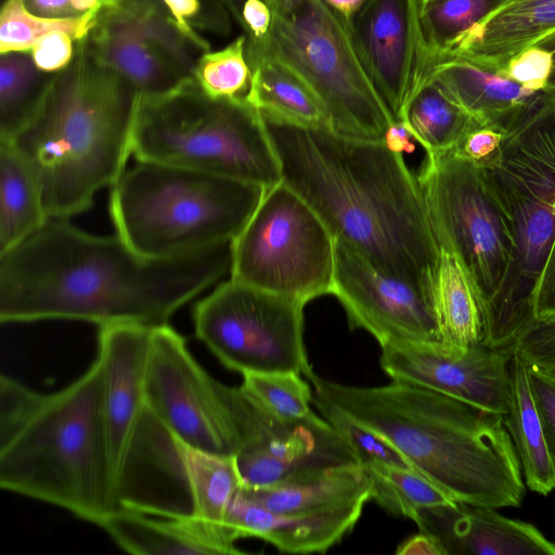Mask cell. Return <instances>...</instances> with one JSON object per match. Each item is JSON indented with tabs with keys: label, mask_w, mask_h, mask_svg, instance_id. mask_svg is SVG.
Listing matches in <instances>:
<instances>
[{
	"label": "cell",
	"mask_w": 555,
	"mask_h": 555,
	"mask_svg": "<svg viewBox=\"0 0 555 555\" xmlns=\"http://www.w3.org/2000/svg\"><path fill=\"white\" fill-rule=\"evenodd\" d=\"M348 35L393 124H402L428 67L415 0L371 1L356 16Z\"/></svg>",
	"instance_id": "cell-16"
},
{
	"label": "cell",
	"mask_w": 555,
	"mask_h": 555,
	"mask_svg": "<svg viewBox=\"0 0 555 555\" xmlns=\"http://www.w3.org/2000/svg\"><path fill=\"white\" fill-rule=\"evenodd\" d=\"M266 1L270 31L258 47H246V55H269L297 74L321 101L334 132L384 142L393 121L338 21L319 0Z\"/></svg>",
	"instance_id": "cell-9"
},
{
	"label": "cell",
	"mask_w": 555,
	"mask_h": 555,
	"mask_svg": "<svg viewBox=\"0 0 555 555\" xmlns=\"http://www.w3.org/2000/svg\"><path fill=\"white\" fill-rule=\"evenodd\" d=\"M509 1H516V0H508L507 2H509Z\"/></svg>",
	"instance_id": "cell-55"
},
{
	"label": "cell",
	"mask_w": 555,
	"mask_h": 555,
	"mask_svg": "<svg viewBox=\"0 0 555 555\" xmlns=\"http://www.w3.org/2000/svg\"><path fill=\"white\" fill-rule=\"evenodd\" d=\"M332 295L351 328H362L384 347L440 343L426 298L412 286L374 267L349 245L336 241Z\"/></svg>",
	"instance_id": "cell-15"
},
{
	"label": "cell",
	"mask_w": 555,
	"mask_h": 555,
	"mask_svg": "<svg viewBox=\"0 0 555 555\" xmlns=\"http://www.w3.org/2000/svg\"><path fill=\"white\" fill-rule=\"evenodd\" d=\"M364 467L372 480L371 500L395 515L412 519L421 507L456 503L415 469L385 464H370Z\"/></svg>",
	"instance_id": "cell-35"
},
{
	"label": "cell",
	"mask_w": 555,
	"mask_h": 555,
	"mask_svg": "<svg viewBox=\"0 0 555 555\" xmlns=\"http://www.w3.org/2000/svg\"><path fill=\"white\" fill-rule=\"evenodd\" d=\"M231 13L232 17L238 22L242 7L246 0H220Z\"/></svg>",
	"instance_id": "cell-53"
},
{
	"label": "cell",
	"mask_w": 555,
	"mask_h": 555,
	"mask_svg": "<svg viewBox=\"0 0 555 555\" xmlns=\"http://www.w3.org/2000/svg\"><path fill=\"white\" fill-rule=\"evenodd\" d=\"M152 327L115 323L100 326L98 333V358L104 372V420L114 485L145 405L144 382Z\"/></svg>",
	"instance_id": "cell-19"
},
{
	"label": "cell",
	"mask_w": 555,
	"mask_h": 555,
	"mask_svg": "<svg viewBox=\"0 0 555 555\" xmlns=\"http://www.w3.org/2000/svg\"><path fill=\"white\" fill-rule=\"evenodd\" d=\"M402 124L426 153L456 149L469 133L485 127L433 79H425L416 90Z\"/></svg>",
	"instance_id": "cell-31"
},
{
	"label": "cell",
	"mask_w": 555,
	"mask_h": 555,
	"mask_svg": "<svg viewBox=\"0 0 555 555\" xmlns=\"http://www.w3.org/2000/svg\"><path fill=\"white\" fill-rule=\"evenodd\" d=\"M122 550L137 555H233L236 539L229 532L195 518H151L116 508L98 525Z\"/></svg>",
	"instance_id": "cell-22"
},
{
	"label": "cell",
	"mask_w": 555,
	"mask_h": 555,
	"mask_svg": "<svg viewBox=\"0 0 555 555\" xmlns=\"http://www.w3.org/2000/svg\"><path fill=\"white\" fill-rule=\"evenodd\" d=\"M253 77L246 101L262 116L309 128L331 129V119L312 89L292 69L262 54L247 55Z\"/></svg>",
	"instance_id": "cell-29"
},
{
	"label": "cell",
	"mask_w": 555,
	"mask_h": 555,
	"mask_svg": "<svg viewBox=\"0 0 555 555\" xmlns=\"http://www.w3.org/2000/svg\"><path fill=\"white\" fill-rule=\"evenodd\" d=\"M221 455L180 439L145 403L116 476L117 508L201 520L220 489Z\"/></svg>",
	"instance_id": "cell-14"
},
{
	"label": "cell",
	"mask_w": 555,
	"mask_h": 555,
	"mask_svg": "<svg viewBox=\"0 0 555 555\" xmlns=\"http://www.w3.org/2000/svg\"><path fill=\"white\" fill-rule=\"evenodd\" d=\"M144 400L186 444L223 456L257 442L269 418L241 386L207 373L169 324L152 327Z\"/></svg>",
	"instance_id": "cell-11"
},
{
	"label": "cell",
	"mask_w": 555,
	"mask_h": 555,
	"mask_svg": "<svg viewBox=\"0 0 555 555\" xmlns=\"http://www.w3.org/2000/svg\"><path fill=\"white\" fill-rule=\"evenodd\" d=\"M535 46H540L551 52L552 68H551V75H550V78H548V81L546 85V89L555 90V34Z\"/></svg>",
	"instance_id": "cell-52"
},
{
	"label": "cell",
	"mask_w": 555,
	"mask_h": 555,
	"mask_svg": "<svg viewBox=\"0 0 555 555\" xmlns=\"http://www.w3.org/2000/svg\"><path fill=\"white\" fill-rule=\"evenodd\" d=\"M132 154L137 160L264 188L282 181L280 160L259 111L245 100L210 98L194 80L165 94H140Z\"/></svg>",
	"instance_id": "cell-8"
},
{
	"label": "cell",
	"mask_w": 555,
	"mask_h": 555,
	"mask_svg": "<svg viewBox=\"0 0 555 555\" xmlns=\"http://www.w3.org/2000/svg\"><path fill=\"white\" fill-rule=\"evenodd\" d=\"M534 322L555 320V246L531 294Z\"/></svg>",
	"instance_id": "cell-46"
},
{
	"label": "cell",
	"mask_w": 555,
	"mask_h": 555,
	"mask_svg": "<svg viewBox=\"0 0 555 555\" xmlns=\"http://www.w3.org/2000/svg\"><path fill=\"white\" fill-rule=\"evenodd\" d=\"M480 162L509 217L516 246L513 296L531 304L555 246V90H542ZM479 163V162H478Z\"/></svg>",
	"instance_id": "cell-10"
},
{
	"label": "cell",
	"mask_w": 555,
	"mask_h": 555,
	"mask_svg": "<svg viewBox=\"0 0 555 555\" xmlns=\"http://www.w3.org/2000/svg\"><path fill=\"white\" fill-rule=\"evenodd\" d=\"M554 34L555 0L509 1L470 29L446 56L499 73L514 55Z\"/></svg>",
	"instance_id": "cell-23"
},
{
	"label": "cell",
	"mask_w": 555,
	"mask_h": 555,
	"mask_svg": "<svg viewBox=\"0 0 555 555\" xmlns=\"http://www.w3.org/2000/svg\"><path fill=\"white\" fill-rule=\"evenodd\" d=\"M425 79L439 83L485 127L501 131L540 92L526 89L493 69L456 56L434 61Z\"/></svg>",
	"instance_id": "cell-24"
},
{
	"label": "cell",
	"mask_w": 555,
	"mask_h": 555,
	"mask_svg": "<svg viewBox=\"0 0 555 555\" xmlns=\"http://www.w3.org/2000/svg\"><path fill=\"white\" fill-rule=\"evenodd\" d=\"M0 486L94 525L117 508L99 358L52 393L1 375Z\"/></svg>",
	"instance_id": "cell-4"
},
{
	"label": "cell",
	"mask_w": 555,
	"mask_h": 555,
	"mask_svg": "<svg viewBox=\"0 0 555 555\" xmlns=\"http://www.w3.org/2000/svg\"><path fill=\"white\" fill-rule=\"evenodd\" d=\"M140 93L76 41L70 64L52 75L31 120L12 139L36 172L49 218L89 209L132 154Z\"/></svg>",
	"instance_id": "cell-5"
},
{
	"label": "cell",
	"mask_w": 555,
	"mask_h": 555,
	"mask_svg": "<svg viewBox=\"0 0 555 555\" xmlns=\"http://www.w3.org/2000/svg\"><path fill=\"white\" fill-rule=\"evenodd\" d=\"M312 404L322 417L350 444L363 466L385 464L414 469L386 438L338 406L314 395Z\"/></svg>",
	"instance_id": "cell-39"
},
{
	"label": "cell",
	"mask_w": 555,
	"mask_h": 555,
	"mask_svg": "<svg viewBox=\"0 0 555 555\" xmlns=\"http://www.w3.org/2000/svg\"><path fill=\"white\" fill-rule=\"evenodd\" d=\"M364 505L359 502L314 513L278 514L248 501L238 490L227 511L224 527L237 540L258 538L284 553H325L353 529Z\"/></svg>",
	"instance_id": "cell-21"
},
{
	"label": "cell",
	"mask_w": 555,
	"mask_h": 555,
	"mask_svg": "<svg viewBox=\"0 0 555 555\" xmlns=\"http://www.w3.org/2000/svg\"><path fill=\"white\" fill-rule=\"evenodd\" d=\"M48 219L33 167L12 141L0 140V254L33 235Z\"/></svg>",
	"instance_id": "cell-30"
},
{
	"label": "cell",
	"mask_w": 555,
	"mask_h": 555,
	"mask_svg": "<svg viewBox=\"0 0 555 555\" xmlns=\"http://www.w3.org/2000/svg\"><path fill=\"white\" fill-rule=\"evenodd\" d=\"M272 20V9L266 0L244 2L237 23L246 36V47H258L263 42L270 31Z\"/></svg>",
	"instance_id": "cell-45"
},
{
	"label": "cell",
	"mask_w": 555,
	"mask_h": 555,
	"mask_svg": "<svg viewBox=\"0 0 555 555\" xmlns=\"http://www.w3.org/2000/svg\"><path fill=\"white\" fill-rule=\"evenodd\" d=\"M502 140L503 132L501 130L481 127L469 133L456 149L469 158L480 163L490 157L500 147Z\"/></svg>",
	"instance_id": "cell-47"
},
{
	"label": "cell",
	"mask_w": 555,
	"mask_h": 555,
	"mask_svg": "<svg viewBox=\"0 0 555 555\" xmlns=\"http://www.w3.org/2000/svg\"><path fill=\"white\" fill-rule=\"evenodd\" d=\"M105 11L192 77L195 62L204 52L181 33L159 0H126Z\"/></svg>",
	"instance_id": "cell-34"
},
{
	"label": "cell",
	"mask_w": 555,
	"mask_h": 555,
	"mask_svg": "<svg viewBox=\"0 0 555 555\" xmlns=\"http://www.w3.org/2000/svg\"><path fill=\"white\" fill-rule=\"evenodd\" d=\"M241 387L261 410L284 423L308 416L313 392L310 383L295 372L243 374Z\"/></svg>",
	"instance_id": "cell-38"
},
{
	"label": "cell",
	"mask_w": 555,
	"mask_h": 555,
	"mask_svg": "<svg viewBox=\"0 0 555 555\" xmlns=\"http://www.w3.org/2000/svg\"><path fill=\"white\" fill-rule=\"evenodd\" d=\"M508 372L509 405L503 415L504 423L516 449L525 485L538 494L547 495L555 489V468L533 400L528 364L515 348Z\"/></svg>",
	"instance_id": "cell-28"
},
{
	"label": "cell",
	"mask_w": 555,
	"mask_h": 555,
	"mask_svg": "<svg viewBox=\"0 0 555 555\" xmlns=\"http://www.w3.org/2000/svg\"><path fill=\"white\" fill-rule=\"evenodd\" d=\"M306 378L315 397L377 431L456 502L521 505L526 485L503 415L404 382L357 387L314 371Z\"/></svg>",
	"instance_id": "cell-3"
},
{
	"label": "cell",
	"mask_w": 555,
	"mask_h": 555,
	"mask_svg": "<svg viewBox=\"0 0 555 555\" xmlns=\"http://www.w3.org/2000/svg\"><path fill=\"white\" fill-rule=\"evenodd\" d=\"M241 494L248 501L278 514H302L366 503L372 498V480L362 464L338 466L299 481L249 488Z\"/></svg>",
	"instance_id": "cell-26"
},
{
	"label": "cell",
	"mask_w": 555,
	"mask_h": 555,
	"mask_svg": "<svg viewBox=\"0 0 555 555\" xmlns=\"http://www.w3.org/2000/svg\"><path fill=\"white\" fill-rule=\"evenodd\" d=\"M26 8L34 14L49 18H70L80 16L73 0H24Z\"/></svg>",
	"instance_id": "cell-50"
},
{
	"label": "cell",
	"mask_w": 555,
	"mask_h": 555,
	"mask_svg": "<svg viewBox=\"0 0 555 555\" xmlns=\"http://www.w3.org/2000/svg\"><path fill=\"white\" fill-rule=\"evenodd\" d=\"M100 13L90 11L70 18H49L31 13L24 0H5L0 13V53L29 52L40 38L55 30L66 31L79 41L94 28Z\"/></svg>",
	"instance_id": "cell-36"
},
{
	"label": "cell",
	"mask_w": 555,
	"mask_h": 555,
	"mask_svg": "<svg viewBox=\"0 0 555 555\" xmlns=\"http://www.w3.org/2000/svg\"><path fill=\"white\" fill-rule=\"evenodd\" d=\"M416 179L437 244L459 255L477 287L485 314L482 344L514 345L515 238L488 171L453 149L426 153Z\"/></svg>",
	"instance_id": "cell-7"
},
{
	"label": "cell",
	"mask_w": 555,
	"mask_h": 555,
	"mask_svg": "<svg viewBox=\"0 0 555 555\" xmlns=\"http://www.w3.org/2000/svg\"><path fill=\"white\" fill-rule=\"evenodd\" d=\"M373 0H319V2L338 21L344 29H349L356 16Z\"/></svg>",
	"instance_id": "cell-49"
},
{
	"label": "cell",
	"mask_w": 555,
	"mask_h": 555,
	"mask_svg": "<svg viewBox=\"0 0 555 555\" xmlns=\"http://www.w3.org/2000/svg\"><path fill=\"white\" fill-rule=\"evenodd\" d=\"M306 304L232 279L197 301L195 335L229 370L312 372L304 341Z\"/></svg>",
	"instance_id": "cell-13"
},
{
	"label": "cell",
	"mask_w": 555,
	"mask_h": 555,
	"mask_svg": "<svg viewBox=\"0 0 555 555\" xmlns=\"http://www.w3.org/2000/svg\"><path fill=\"white\" fill-rule=\"evenodd\" d=\"M335 250L322 218L281 181L232 241L230 279L307 304L332 294Z\"/></svg>",
	"instance_id": "cell-12"
},
{
	"label": "cell",
	"mask_w": 555,
	"mask_h": 555,
	"mask_svg": "<svg viewBox=\"0 0 555 555\" xmlns=\"http://www.w3.org/2000/svg\"><path fill=\"white\" fill-rule=\"evenodd\" d=\"M93 56L143 96L168 93L193 80L165 54L102 10L86 37Z\"/></svg>",
	"instance_id": "cell-25"
},
{
	"label": "cell",
	"mask_w": 555,
	"mask_h": 555,
	"mask_svg": "<svg viewBox=\"0 0 555 555\" xmlns=\"http://www.w3.org/2000/svg\"><path fill=\"white\" fill-rule=\"evenodd\" d=\"M53 74L37 68L29 52L0 59V140H12L35 116Z\"/></svg>",
	"instance_id": "cell-33"
},
{
	"label": "cell",
	"mask_w": 555,
	"mask_h": 555,
	"mask_svg": "<svg viewBox=\"0 0 555 555\" xmlns=\"http://www.w3.org/2000/svg\"><path fill=\"white\" fill-rule=\"evenodd\" d=\"M181 33L202 52L210 50L199 29L228 35L231 13L220 0H159Z\"/></svg>",
	"instance_id": "cell-40"
},
{
	"label": "cell",
	"mask_w": 555,
	"mask_h": 555,
	"mask_svg": "<svg viewBox=\"0 0 555 555\" xmlns=\"http://www.w3.org/2000/svg\"><path fill=\"white\" fill-rule=\"evenodd\" d=\"M551 68V52L532 46L514 55L499 73L526 89L542 91L546 89Z\"/></svg>",
	"instance_id": "cell-41"
},
{
	"label": "cell",
	"mask_w": 555,
	"mask_h": 555,
	"mask_svg": "<svg viewBox=\"0 0 555 555\" xmlns=\"http://www.w3.org/2000/svg\"><path fill=\"white\" fill-rule=\"evenodd\" d=\"M439 246L431 295L440 344L465 351L482 344L485 314L477 287L459 255Z\"/></svg>",
	"instance_id": "cell-27"
},
{
	"label": "cell",
	"mask_w": 555,
	"mask_h": 555,
	"mask_svg": "<svg viewBox=\"0 0 555 555\" xmlns=\"http://www.w3.org/2000/svg\"><path fill=\"white\" fill-rule=\"evenodd\" d=\"M126 0H101L103 9L102 10H111L116 9L125 3Z\"/></svg>",
	"instance_id": "cell-54"
},
{
	"label": "cell",
	"mask_w": 555,
	"mask_h": 555,
	"mask_svg": "<svg viewBox=\"0 0 555 555\" xmlns=\"http://www.w3.org/2000/svg\"><path fill=\"white\" fill-rule=\"evenodd\" d=\"M191 75L210 98L246 101L253 77L246 55V36L236 37L219 50L202 53Z\"/></svg>",
	"instance_id": "cell-37"
},
{
	"label": "cell",
	"mask_w": 555,
	"mask_h": 555,
	"mask_svg": "<svg viewBox=\"0 0 555 555\" xmlns=\"http://www.w3.org/2000/svg\"><path fill=\"white\" fill-rule=\"evenodd\" d=\"M414 138L408 131L403 124H392L388 129L384 143L392 151L403 154V152L411 153L415 146L413 143Z\"/></svg>",
	"instance_id": "cell-51"
},
{
	"label": "cell",
	"mask_w": 555,
	"mask_h": 555,
	"mask_svg": "<svg viewBox=\"0 0 555 555\" xmlns=\"http://www.w3.org/2000/svg\"><path fill=\"white\" fill-rule=\"evenodd\" d=\"M267 188L160 163L138 160L112 186L109 214L131 248L176 258L232 242Z\"/></svg>",
	"instance_id": "cell-6"
},
{
	"label": "cell",
	"mask_w": 555,
	"mask_h": 555,
	"mask_svg": "<svg viewBox=\"0 0 555 555\" xmlns=\"http://www.w3.org/2000/svg\"><path fill=\"white\" fill-rule=\"evenodd\" d=\"M528 376L545 443L555 468V370L528 364Z\"/></svg>",
	"instance_id": "cell-42"
},
{
	"label": "cell",
	"mask_w": 555,
	"mask_h": 555,
	"mask_svg": "<svg viewBox=\"0 0 555 555\" xmlns=\"http://www.w3.org/2000/svg\"><path fill=\"white\" fill-rule=\"evenodd\" d=\"M231 243L151 258L119 235H94L68 219L49 218L0 254V321L168 324L179 308L230 273Z\"/></svg>",
	"instance_id": "cell-1"
},
{
	"label": "cell",
	"mask_w": 555,
	"mask_h": 555,
	"mask_svg": "<svg viewBox=\"0 0 555 555\" xmlns=\"http://www.w3.org/2000/svg\"><path fill=\"white\" fill-rule=\"evenodd\" d=\"M514 348L528 364L555 370V320L533 322Z\"/></svg>",
	"instance_id": "cell-43"
},
{
	"label": "cell",
	"mask_w": 555,
	"mask_h": 555,
	"mask_svg": "<svg viewBox=\"0 0 555 555\" xmlns=\"http://www.w3.org/2000/svg\"><path fill=\"white\" fill-rule=\"evenodd\" d=\"M507 1L415 0L428 67L435 60L448 55L470 29Z\"/></svg>",
	"instance_id": "cell-32"
},
{
	"label": "cell",
	"mask_w": 555,
	"mask_h": 555,
	"mask_svg": "<svg viewBox=\"0 0 555 555\" xmlns=\"http://www.w3.org/2000/svg\"><path fill=\"white\" fill-rule=\"evenodd\" d=\"M514 345L483 344L465 351L440 343L382 347L379 363L396 382L429 388L486 411L504 415L509 405L508 363Z\"/></svg>",
	"instance_id": "cell-17"
},
{
	"label": "cell",
	"mask_w": 555,
	"mask_h": 555,
	"mask_svg": "<svg viewBox=\"0 0 555 555\" xmlns=\"http://www.w3.org/2000/svg\"><path fill=\"white\" fill-rule=\"evenodd\" d=\"M397 555H448L443 546L431 535L420 531L403 540L396 550Z\"/></svg>",
	"instance_id": "cell-48"
},
{
	"label": "cell",
	"mask_w": 555,
	"mask_h": 555,
	"mask_svg": "<svg viewBox=\"0 0 555 555\" xmlns=\"http://www.w3.org/2000/svg\"><path fill=\"white\" fill-rule=\"evenodd\" d=\"M412 520L448 555H555V543L535 526L503 516L493 507L463 502L425 506Z\"/></svg>",
	"instance_id": "cell-20"
},
{
	"label": "cell",
	"mask_w": 555,
	"mask_h": 555,
	"mask_svg": "<svg viewBox=\"0 0 555 555\" xmlns=\"http://www.w3.org/2000/svg\"><path fill=\"white\" fill-rule=\"evenodd\" d=\"M262 118L282 181L317 211L336 241L412 286L431 307L439 246L403 155L384 142Z\"/></svg>",
	"instance_id": "cell-2"
},
{
	"label": "cell",
	"mask_w": 555,
	"mask_h": 555,
	"mask_svg": "<svg viewBox=\"0 0 555 555\" xmlns=\"http://www.w3.org/2000/svg\"><path fill=\"white\" fill-rule=\"evenodd\" d=\"M75 38L62 30H55L40 38L29 51L37 68L55 74L66 68L76 52Z\"/></svg>",
	"instance_id": "cell-44"
},
{
	"label": "cell",
	"mask_w": 555,
	"mask_h": 555,
	"mask_svg": "<svg viewBox=\"0 0 555 555\" xmlns=\"http://www.w3.org/2000/svg\"><path fill=\"white\" fill-rule=\"evenodd\" d=\"M235 459L242 483L249 488L299 481L334 467L361 464L350 444L313 412L293 423L271 416L260 439Z\"/></svg>",
	"instance_id": "cell-18"
}]
</instances>
